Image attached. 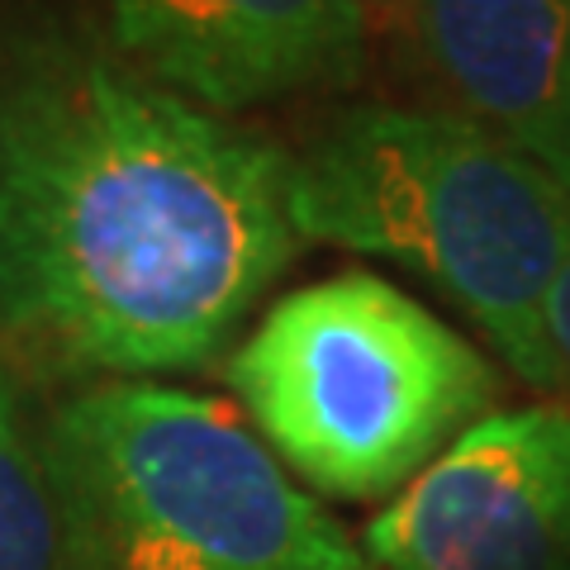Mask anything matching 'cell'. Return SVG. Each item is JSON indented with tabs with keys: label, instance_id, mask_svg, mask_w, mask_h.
Masks as SVG:
<instances>
[{
	"label": "cell",
	"instance_id": "obj_3",
	"mask_svg": "<svg viewBox=\"0 0 570 570\" xmlns=\"http://www.w3.org/2000/svg\"><path fill=\"white\" fill-rule=\"evenodd\" d=\"M86 570H371L362 542L234 409L96 381L43 423Z\"/></svg>",
	"mask_w": 570,
	"mask_h": 570
},
{
	"label": "cell",
	"instance_id": "obj_4",
	"mask_svg": "<svg viewBox=\"0 0 570 570\" xmlns=\"http://www.w3.org/2000/svg\"><path fill=\"white\" fill-rule=\"evenodd\" d=\"M224 381L285 471L352 504H390L499 400L490 356L376 272L276 299Z\"/></svg>",
	"mask_w": 570,
	"mask_h": 570
},
{
	"label": "cell",
	"instance_id": "obj_9",
	"mask_svg": "<svg viewBox=\"0 0 570 570\" xmlns=\"http://www.w3.org/2000/svg\"><path fill=\"white\" fill-rule=\"evenodd\" d=\"M547 366H551V400L570 404V262L561 266L547 299Z\"/></svg>",
	"mask_w": 570,
	"mask_h": 570
},
{
	"label": "cell",
	"instance_id": "obj_5",
	"mask_svg": "<svg viewBox=\"0 0 570 570\" xmlns=\"http://www.w3.org/2000/svg\"><path fill=\"white\" fill-rule=\"evenodd\" d=\"M356 542L371 570H570V404L494 409Z\"/></svg>",
	"mask_w": 570,
	"mask_h": 570
},
{
	"label": "cell",
	"instance_id": "obj_2",
	"mask_svg": "<svg viewBox=\"0 0 570 570\" xmlns=\"http://www.w3.org/2000/svg\"><path fill=\"white\" fill-rule=\"evenodd\" d=\"M291 224L395 262L551 395L547 299L570 262V186L480 119L433 105H352L291 157Z\"/></svg>",
	"mask_w": 570,
	"mask_h": 570
},
{
	"label": "cell",
	"instance_id": "obj_7",
	"mask_svg": "<svg viewBox=\"0 0 570 570\" xmlns=\"http://www.w3.org/2000/svg\"><path fill=\"white\" fill-rule=\"evenodd\" d=\"M452 110L570 186V0H404Z\"/></svg>",
	"mask_w": 570,
	"mask_h": 570
},
{
	"label": "cell",
	"instance_id": "obj_8",
	"mask_svg": "<svg viewBox=\"0 0 570 570\" xmlns=\"http://www.w3.org/2000/svg\"><path fill=\"white\" fill-rule=\"evenodd\" d=\"M0 570H86L43 433L24 419V400L0 362Z\"/></svg>",
	"mask_w": 570,
	"mask_h": 570
},
{
	"label": "cell",
	"instance_id": "obj_10",
	"mask_svg": "<svg viewBox=\"0 0 570 570\" xmlns=\"http://www.w3.org/2000/svg\"><path fill=\"white\" fill-rule=\"evenodd\" d=\"M366 6H385V10H404V0H366Z\"/></svg>",
	"mask_w": 570,
	"mask_h": 570
},
{
	"label": "cell",
	"instance_id": "obj_6",
	"mask_svg": "<svg viewBox=\"0 0 570 570\" xmlns=\"http://www.w3.org/2000/svg\"><path fill=\"white\" fill-rule=\"evenodd\" d=\"M366 0H105V39L214 115L343 91L366 67Z\"/></svg>",
	"mask_w": 570,
	"mask_h": 570
},
{
	"label": "cell",
	"instance_id": "obj_1",
	"mask_svg": "<svg viewBox=\"0 0 570 570\" xmlns=\"http://www.w3.org/2000/svg\"><path fill=\"white\" fill-rule=\"evenodd\" d=\"M299 253L291 153L100 33L0 24V337L58 371L214 362Z\"/></svg>",
	"mask_w": 570,
	"mask_h": 570
}]
</instances>
